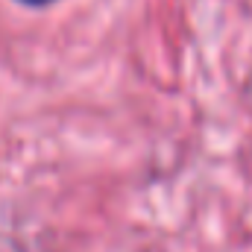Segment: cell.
Listing matches in <instances>:
<instances>
[{
  "label": "cell",
  "mask_w": 252,
  "mask_h": 252,
  "mask_svg": "<svg viewBox=\"0 0 252 252\" xmlns=\"http://www.w3.org/2000/svg\"><path fill=\"white\" fill-rule=\"evenodd\" d=\"M21 3H27V6H47V3H53V0H21Z\"/></svg>",
  "instance_id": "6da1fadb"
}]
</instances>
